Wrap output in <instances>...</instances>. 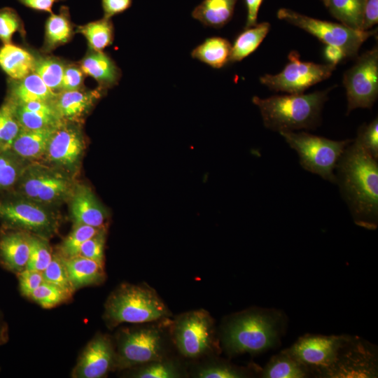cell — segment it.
<instances>
[{
  "instance_id": "obj_1",
  "label": "cell",
  "mask_w": 378,
  "mask_h": 378,
  "mask_svg": "<svg viewBox=\"0 0 378 378\" xmlns=\"http://www.w3.org/2000/svg\"><path fill=\"white\" fill-rule=\"evenodd\" d=\"M335 170V183L354 223L375 230L378 225L377 160L352 140L340 156Z\"/></svg>"
},
{
  "instance_id": "obj_2",
  "label": "cell",
  "mask_w": 378,
  "mask_h": 378,
  "mask_svg": "<svg viewBox=\"0 0 378 378\" xmlns=\"http://www.w3.org/2000/svg\"><path fill=\"white\" fill-rule=\"evenodd\" d=\"M284 318L279 311L253 308L234 314L221 330L223 347L230 356L258 354L280 342Z\"/></svg>"
},
{
  "instance_id": "obj_3",
  "label": "cell",
  "mask_w": 378,
  "mask_h": 378,
  "mask_svg": "<svg viewBox=\"0 0 378 378\" xmlns=\"http://www.w3.org/2000/svg\"><path fill=\"white\" fill-rule=\"evenodd\" d=\"M328 90L309 94L274 95L265 99L253 97L264 125L273 131L314 129L321 121V113L328 100Z\"/></svg>"
},
{
  "instance_id": "obj_4",
  "label": "cell",
  "mask_w": 378,
  "mask_h": 378,
  "mask_svg": "<svg viewBox=\"0 0 378 378\" xmlns=\"http://www.w3.org/2000/svg\"><path fill=\"white\" fill-rule=\"evenodd\" d=\"M170 316L167 306L153 288L144 284L124 283L108 297L103 318L113 328L123 323H152Z\"/></svg>"
},
{
  "instance_id": "obj_5",
  "label": "cell",
  "mask_w": 378,
  "mask_h": 378,
  "mask_svg": "<svg viewBox=\"0 0 378 378\" xmlns=\"http://www.w3.org/2000/svg\"><path fill=\"white\" fill-rule=\"evenodd\" d=\"M279 133L297 152L303 169L335 183L334 172L337 162L351 139L333 141L305 132L283 131Z\"/></svg>"
},
{
  "instance_id": "obj_6",
  "label": "cell",
  "mask_w": 378,
  "mask_h": 378,
  "mask_svg": "<svg viewBox=\"0 0 378 378\" xmlns=\"http://www.w3.org/2000/svg\"><path fill=\"white\" fill-rule=\"evenodd\" d=\"M75 185L68 172L34 163L26 164L11 192L47 206L69 200Z\"/></svg>"
},
{
  "instance_id": "obj_7",
  "label": "cell",
  "mask_w": 378,
  "mask_h": 378,
  "mask_svg": "<svg viewBox=\"0 0 378 378\" xmlns=\"http://www.w3.org/2000/svg\"><path fill=\"white\" fill-rule=\"evenodd\" d=\"M115 350V370L131 369L165 358V335L155 326L125 328L117 335Z\"/></svg>"
},
{
  "instance_id": "obj_8",
  "label": "cell",
  "mask_w": 378,
  "mask_h": 378,
  "mask_svg": "<svg viewBox=\"0 0 378 378\" xmlns=\"http://www.w3.org/2000/svg\"><path fill=\"white\" fill-rule=\"evenodd\" d=\"M0 197V221L3 225L49 238L59 228V217L47 206L11 192Z\"/></svg>"
},
{
  "instance_id": "obj_9",
  "label": "cell",
  "mask_w": 378,
  "mask_h": 378,
  "mask_svg": "<svg viewBox=\"0 0 378 378\" xmlns=\"http://www.w3.org/2000/svg\"><path fill=\"white\" fill-rule=\"evenodd\" d=\"M172 330L176 347L186 358L202 357L217 347L214 321L204 309L179 315L172 323Z\"/></svg>"
},
{
  "instance_id": "obj_10",
  "label": "cell",
  "mask_w": 378,
  "mask_h": 378,
  "mask_svg": "<svg viewBox=\"0 0 378 378\" xmlns=\"http://www.w3.org/2000/svg\"><path fill=\"white\" fill-rule=\"evenodd\" d=\"M277 17L310 33L326 45L340 48L346 57H350L356 56L360 46L377 32L355 30L342 24L315 19L288 8H280Z\"/></svg>"
},
{
  "instance_id": "obj_11",
  "label": "cell",
  "mask_w": 378,
  "mask_h": 378,
  "mask_svg": "<svg viewBox=\"0 0 378 378\" xmlns=\"http://www.w3.org/2000/svg\"><path fill=\"white\" fill-rule=\"evenodd\" d=\"M377 375V346L360 337L344 335L326 378H374Z\"/></svg>"
},
{
  "instance_id": "obj_12",
  "label": "cell",
  "mask_w": 378,
  "mask_h": 378,
  "mask_svg": "<svg viewBox=\"0 0 378 378\" xmlns=\"http://www.w3.org/2000/svg\"><path fill=\"white\" fill-rule=\"evenodd\" d=\"M289 62L275 75L265 74L260 81L270 89L288 94H301L307 88L329 78L336 65L302 62L296 51L288 55Z\"/></svg>"
},
{
  "instance_id": "obj_13",
  "label": "cell",
  "mask_w": 378,
  "mask_h": 378,
  "mask_svg": "<svg viewBox=\"0 0 378 378\" xmlns=\"http://www.w3.org/2000/svg\"><path fill=\"white\" fill-rule=\"evenodd\" d=\"M347 113L357 108H370L378 95V49L373 48L360 55L344 74Z\"/></svg>"
},
{
  "instance_id": "obj_14",
  "label": "cell",
  "mask_w": 378,
  "mask_h": 378,
  "mask_svg": "<svg viewBox=\"0 0 378 378\" xmlns=\"http://www.w3.org/2000/svg\"><path fill=\"white\" fill-rule=\"evenodd\" d=\"M344 336L307 334L300 337L288 350L308 368L312 377H326Z\"/></svg>"
},
{
  "instance_id": "obj_15",
  "label": "cell",
  "mask_w": 378,
  "mask_h": 378,
  "mask_svg": "<svg viewBox=\"0 0 378 378\" xmlns=\"http://www.w3.org/2000/svg\"><path fill=\"white\" fill-rule=\"evenodd\" d=\"M85 148L81 123L62 120L55 128L43 158L68 173L78 167Z\"/></svg>"
},
{
  "instance_id": "obj_16",
  "label": "cell",
  "mask_w": 378,
  "mask_h": 378,
  "mask_svg": "<svg viewBox=\"0 0 378 378\" xmlns=\"http://www.w3.org/2000/svg\"><path fill=\"white\" fill-rule=\"evenodd\" d=\"M115 367V344L106 334H97L80 354L71 372L74 378H100Z\"/></svg>"
},
{
  "instance_id": "obj_17",
  "label": "cell",
  "mask_w": 378,
  "mask_h": 378,
  "mask_svg": "<svg viewBox=\"0 0 378 378\" xmlns=\"http://www.w3.org/2000/svg\"><path fill=\"white\" fill-rule=\"evenodd\" d=\"M31 233L5 225L0 227V265L15 273L26 269L30 252Z\"/></svg>"
},
{
  "instance_id": "obj_18",
  "label": "cell",
  "mask_w": 378,
  "mask_h": 378,
  "mask_svg": "<svg viewBox=\"0 0 378 378\" xmlns=\"http://www.w3.org/2000/svg\"><path fill=\"white\" fill-rule=\"evenodd\" d=\"M106 91L99 87L94 90L84 88L62 91L57 94L52 103L62 120L81 123Z\"/></svg>"
},
{
  "instance_id": "obj_19",
  "label": "cell",
  "mask_w": 378,
  "mask_h": 378,
  "mask_svg": "<svg viewBox=\"0 0 378 378\" xmlns=\"http://www.w3.org/2000/svg\"><path fill=\"white\" fill-rule=\"evenodd\" d=\"M69 200L74 225L106 227L108 211L89 187L83 184H76Z\"/></svg>"
},
{
  "instance_id": "obj_20",
  "label": "cell",
  "mask_w": 378,
  "mask_h": 378,
  "mask_svg": "<svg viewBox=\"0 0 378 378\" xmlns=\"http://www.w3.org/2000/svg\"><path fill=\"white\" fill-rule=\"evenodd\" d=\"M78 64L86 76L93 78L98 87L106 90L118 85L121 78L120 68L104 51L88 48Z\"/></svg>"
},
{
  "instance_id": "obj_21",
  "label": "cell",
  "mask_w": 378,
  "mask_h": 378,
  "mask_svg": "<svg viewBox=\"0 0 378 378\" xmlns=\"http://www.w3.org/2000/svg\"><path fill=\"white\" fill-rule=\"evenodd\" d=\"M11 102L13 104L16 117L22 128L40 130L54 127L62 120L52 102Z\"/></svg>"
},
{
  "instance_id": "obj_22",
  "label": "cell",
  "mask_w": 378,
  "mask_h": 378,
  "mask_svg": "<svg viewBox=\"0 0 378 378\" xmlns=\"http://www.w3.org/2000/svg\"><path fill=\"white\" fill-rule=\"evenodd\" d=\"M57 93L52 91L34 72L19 80L8 78L6 99L14 103L52 102Z\"/></svg>"
},
{
  "instance_id": "obj_23",
  "label": "cell",
  "mask_w": 378,
  "mask_h": 378,
  "mask_svg": "<svg viewBox=\"0 0 378 378\" xmlns=\"http://www.w3.org/2000/svg\"><path fill=\"white\" fill-rule=\"evenodd\" d=\"M55 127L40 130L22 128L8 148L24 161L40 159L46 153Z\"/></svg>"
},
{
  "instance_id": "obj_24",
  "label": "cell",
  "mask_w": 378,
  "mask_h": 378,
  "mask_svg": "<svg viewBox=\"0 0 378 378\" xmlns=\"http://www.w3.org/2000/svg\"><path fill=\"white\" fill-rule=\"evenodd\" d=\"M75 33L69 8L61 6L58 13H50L46 20L44 42L41 51L43 54L51 52L57 47L68 43Z\"/></svg>"
},
{
  "instance_id": "obj_25",
  "label": "cell",
  "mask_w": 378,
  "mask_h": 378,
  "mask_svg": "<svg viewBox=\"0 0 378 378\" xmlns=\"http://www.w3.org/2000/svg\"><path fill=\"white\" fill-rule=\"evenodd\" d=\"M64 260L74 291L100 284L105 280L104 267L99 262L80 255L64 258Z\"/></svg>"
},
{
  "instance_id": "obj_26",
  "label": "cell",
  "mask_w": 378,
  "mask_h": 378,
  "mask_svg": "<svg viewBox=\"0 0 378 378\" xmlns=\"http://www.w3.org/2000/svg\"><path fill=\"white\" fill-rule=\"evenodd\" d=\"M34 65V53L25 48L11 43L0 48V67L9 78H23L33 72Z\"/></svg>"
},
{
  "instance_id": "obj_27",
  "label": "cell",
  "mask_w": 378,
  "mask_h": 378,
  "mask_svg": "<svg viewBox=\"0 0 378 378\" xmlns=\"http://www.w3.org/2000/svg\"><path fill=\"white\" fill-rule=\"evenodd\" d=\"M237 0H203L192 12L203 25L220 28L232 19Z\"/></svg>"
},
{
  "instance_id": "obj_28",
  "label": "cell",
  "mask_w": 378,
  "mask_h": 378,
  "mask_svg": "<svg viewBox=\"0 0 378 378\" xmlns=\"http://www.w3.org/2000/svg\"><path fill=\"white\" fill-rule=\"evenodd\" d=\"M263 378H304L312 374L308 368L288 350L273 356L260 371Z\"/></svg>"
},
{
  "instance_id": "obj_29",
  "label": "cell",
  "mask_w": 378,
  "mask_h": 378,
  "mask_svg": "<svg viewBox=\"0 0 378 378\" xmlns=\"http://www.w3.org/2000/svg\"><path fill=\"white\" fill-rule=\"evenodd\" d=\"M232 46L225 38L214 36L206 38L191 52L192 58L220 69L230 62Z\"/></svg>"
},
{
  "instance_id": "obj_30",
  "label": "cell",
  "mask_w": 378,
  "mask_h": 378,
  "mask_svg": "<svg viewBox=\"0 0 378 378\" xmlns=\"http://www.w3.org/2000/svg\"><path fill=\"white\" fill-rule=\"evenodd\" d=\"M270 28L269 22H262L245 29L234 40L230 62H239L253 53L265 38Z\"/></svg>"
},
{
  "instance_id": "obj_31",
  "label": "cell",
  "mask_w": 378,
  "mask_h": 378,
  "mask_svg": "<svg viewBox=\"0 0 378 378\" xmlns=\"http://www.w3.org/2000/svg\"><path fill=\"white\" fill-rule=\"evenodd\" d=\"M33 53V72L36 73L52 91L55 93L59 92L66 62L52 55Z\"/></svg>"
},
{
  "instance_id": "obj_32",
  "label": "cell",
  "mask_w": 378,
  "mask_h": 378,
  "mask_svg": "<svg viewBox=\"0 0 378 378\" xmlns=\"http://www.w3.org/2000/svg\"><path fill=\"white\" fill-rule=\"evenodd\" d=\"M82 34L88 43V48L103 51L112 44L114 38V27L111 18L102 19L79 25L75 30Z\"/></svg>"
},
{
  "instance_id": "obj_33",
  "label": "cell",
  "mask_w": 378,
  "mask_h": 378,
  "mask_svg": "<svg viewBox=\"0 0 378 378\" xmlns=\"http://www.w3.org/2000/svg\"><path fill=\"white\" fill-rule=\"evenodd\" d=\"M365 0H328L326 7L342 24L363 30V9Z\"/></svg>"
},
{
  "instance_id": "obj_34",
  "label": "cell",
  "mask_w": 378,
  "mask_h": 378,
  "mask_svg": "<svg viewBox=\"0 0 378 378\" xmlns=\"http://www.w3.org/2000/svg\"><path fill=\"white\" fill-rule=\"evenodd\" d=\"M9 148L0 146V192H11L26 166Z\"/></svg>"
},
{
  "instance_id": "obj_35",
  "label": "cell",
  "mask_w": 378,
  "mask_h": 378,
  "mask_svg": "<svg viewBox=\"0 0 378 378\" xmlns=\"http://www.w3.org/2000/svg\"><path fill=\"white\" fill-rule=\"evenodd\" d=\"M129 377L134 378H180L183 370L176 361L166 358L133 368Z\"/></svg>"
},
{
  "instance_id": "obj_36",
  "label": "cell",
  "mask_w": 378,
  "mask_h": 378,
  "mask_svg": "<svg viewBox=\"0 0 378 378\" xmlns=\"http://www.w3.org/2000/svg\"><path fill=\"white\" fill-rule=\"evenodd\" d=\"M106 227H94L87 225H74L71 232L63 239L58 252L64 258L78 255L83 244Z\"/></svg>"
},
{
  "instance_id": "obj_37",
  "label": "cell",
  "mask_w": 378,
  "mask_h": 378,
  "mask_svg": "<svg viewBox=\"0 0 378 378\" xmlns=\"http://www.w3.org/2000/svg\"><path fill=\"white\" fill-rule=\"evenodd\" d=\"M252 374L249 370L225 360H214L200 367L194 377L198 378H243Z\"/></svg>"
},
{
  "instance_id": "obj_38",
  "label": "cell",
  "mask_w": 378,
  "mask_h": 378,
  "mask_svg": "<svg viewBox=\"0 0 378 378\" xmlns=\"http://www.w3.org/2000/svg\"><path fill=\"white\" fill-rule=\"evenodd\" d=\"M22 128L16 117L13 104L5 99L0 106V146L8 148Z\"/></svg>"
},
{
  "instance_id": "obj_39",
  "label": "cell",
  "mask_w": 378,
  "mask_h": 378,
  "mask_svg": "<svg viewBox=\"0 0 378 378\" xmlns=\"http://www.w3.org/2000/svg\"><path fill=\"white\" fill-rule=\"evenodd\" d=\"M42 273L44 281L54 284L72 295L74 290L68 275L64 257L58 251L53 253L50 262Z\"/></svg>"
},
{
  "instance_id": "obj_40",
  "label": "cell",
  "mask_w": 378,
  "mask_h": 378,
  "mask_svg": "<svg viewBox=\"0 0 378 378\" xmlns=\"http://www.w3.org/2000/svg\"><path fill=\"white\" fill-rule=\"evenodd\" d=\"M52 255L48 239L31 234L30 252L26 268L43 272L50 262Z\"/></svg>"
},
{
  "instance_id": "obj_41",
  "label": "cell",
  "mask_w": 378,
  "mask_h": 378,
  "mask_svg": "<svg viewBox=\"0 0 378 378\" xmlns=\"http://www.w3.org/2000/svg\"><path fill=\"white\" fill-rule=\"evenodd\" d=\"M71 295L61 288L43 281L33 291L29 298L45 309L55 307L66 301Z\"/></svg>"
},
{
  "instance_id": "obj_42",
  "label": "cell",
  "mask_w": 378,
  "mask_h": 378,
  "mask_svg": "<svg viewBox=\"0 0 378 378\" xmlns=\"http://www.w3.org/2000/svg\"><path fill=\"white\" fill-rule=\"evenodd\" d=\"M15 32L24 36L23 22L17 11L10 7L0 8V40L4 44L10 43Z\"/></svg>"
},
{
  "instance_id": "obj_43",
  "label": "cell",
  "mask_w": 378,
  "mask_h": 378,
  "mask_svg": "<svg viewBox=\"0 0 378 378\" xmlns=\"http://www.w3.org/2000/svg\"><path fill=\"white\" fill-rule=\"evenodd\" d=\"M372 157L378 159V120L374 119L370 123H364L358 131L354 140Z\"/></svg>"
},
{
  "instance_id": "obj_44",
  "label": "cell",
  "mask_w": 378,
  "mask_h": 378,
  "mask_svg": "<svg viewBox=\"0 0 378 378\" xmlns=\"http://www.w3.org/2000/svg\"><path fill=\"white\" fill-rule=\"evenodd\" d=\"M106 229H104L85 241L80 246L78 255H80L104 265V246Z\"/></svg>"
},
{
  "instance_id": "obj_45",
  "label": "cell",
  "mask_w": 378,
  "mask_h": 378,
  "mask_svg": "<svg viewBox=\"0 0 378 378\" xmlns=\"http://www.w3.org/2000/svg\"><path fill=\"white\" fill-rule=\"evenodd\" d=\"M85 76L78 63L66 62L62 76L60 92L84 88Z\"/></svg>"
},
{
  "instance_id": "obj_46",
  "label": "cell",
  "mask_w": 378,
  "mask_h": 378,
  "mask_svg": "<svg viewBox=\"0 0 378 378\" xmlns=\"http://www.w3.org/2000/svg\"><path fill=\"white\" fill-rule=\"evenodd\" d=\"M16 274L20 292L26 298H29L33 291L44 281L42 272L26 268Z\"/></svg>"
},
{
  "instance_id": "obj_47",
  "label": "cell",
  "mask_w": 378,
  "mask_h": 378,
  "mask_svg": "<svg viewBox=\"0 0 378 378\" xmlns=\"http://www.w3.org/2000/svg\"><path fill=\"white\" fill-rule=\"evenodd\" d=\"M378 22V0H365L363 9V30L367 31Z\"/></svg>"
},
{
  "instance_id": "obj_48",
  "label": "cell",
  "mask_w": 378,
  "mask_h": 378,
  "mask_svg": "<svg viewBox=\"0 0 378 378\" xmlns=\"http://www.w3.org/2000/svg\"><path fill=\"white\" fill-rule=\"evenodd\" d=\"M132 0H102L104 17H111L123 13L132 5Z\"/></svg>"
},
{
  "instance_id": "obj_49",
  "label": "cell",
  "mask_w": 378,
  "mask_h": 378,
  "mask_svg": "<svg viewBox=\"0 0 378 378\" xmlns=\"http://www.w3.org/2000/svg\"><path fill=\"white\" fill-rule=\"evenodd\" d=\"M23 6L34 10L52 13V8L55 3L64 0H17Z\"/></svg>"
},
{
  "instance_id": "obj_50",
  "label": "cell",
  "mask_w": 378,
  "mask_h": 378,
  "mask_svg": "<svg viewBox=\"0 0 378 378\" xmlns=\"http://www.w3.org/2000/svg\"><path fill=\"white\" fill-rule=\"evenodd\" d=\"M263 0H244L247 16L245 29L255 26L257 24L258 13Z\"/></svg>"
},
{
  "instance_id": "obj_51",
  "label": "cell",
  "mask_w": 378,
  "mask_h": 378,
  "mask_svg": "<svg viewBox=\"0 0 378 378\" xmlns=\"http://www.w3.org/2000/svg\"><path fill=\"white\" fill-rule=\"evenodd\" d=\"M324 55L330 63L335 65L346 57L344 52L342 49L337 46L330 45H326Z\"/></svg>"
},
{
  "instance_id": "obj_52",
  "label": "cell",
  "mask_w": 378,
  "mask_h": 378,
  "mask_svg": "<svg viewBox=\"0 0 378 378\" xmlns=\"http://www.w3.org/2000/svg\"><path fill=\"white\" fill-rule=\"evenodd\" d=\"M8 328L6 323L4 315L0 310V344H3L8 341Z\"/></svg>"
},
{
  "instance_id": "obj_53",
  "label": "cell",
  "mask_w": 378,
  "mask_h": 378,
  "mask_svg": "<svg viewBox=\"0 0 378 378\" xmlns=\"http://www.w3.org/2000/svg\"><path fill=\"white\" fill-rule=\"evenodd\" d=\"M328 0H323V3H324L325 6H326V4H327V3H328Z\"/></svg>"
}]
</instances>
